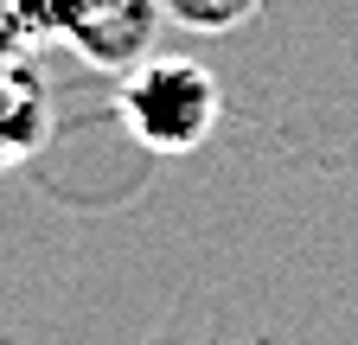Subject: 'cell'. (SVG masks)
I'll return each instance as SVG.
<instances>
[{
	"mask_svg": "<svg viewBox=\"0 0 358 345\" xmlns=\"http://www.w3.org/2000/svg\"><path fill=\"white\" fill-rule=\"evenodd\" d=\"M115 103H122L128 135L154 154H192L217 128V109H224L211 71L192 58H141Z\"/></svg>",
	"mask_w": 358,
	"mask_h": 345,
	"instance_id": "1",
	"label": "cell"
},
{
	"mask_svg": "<svg viewBox=\"0 0 358 345\" xmlns=\"http://www.w3.org/2000/svg\"><path fill=\"white\" fill-rule=\"evenodd\" d=\"M154 32H160V0H83L64 45L103 71H134L154 52Z\"/></svg>",
	"mask_w": 358,
	"mask_h": 345,
	"instance_id": "2",
	"label": "cell"
},
{
	"mask_svg": "<svg viewBox=\"0 0 358 345\" xmlns=\"http://www.w3.org/2000/svg\"><path fill=\"white\" fill-rule=\"evenodd\" d=\"M45 128H52V109H45V83L13 64V71H0V172L32 160L45 147Z\"/></svg>",
	"mask_w": 358,
	"mask_h": 345,
	"instance_id": "3",
	"label": "cell"
},
{
	"mask_svg": "<svg viewBox=\"0 0 358 345\" xmlns=\"http://www.w3.org/2000/svg\"><path fill=\"white\" fill-rule=\"evenodd\" d=\"M262 0H160V20H179L186 32H237Z\"/></svg>",
	"mask_w": 358,
	"mask_h": 345,
	"instance_id": "4",
	"label": "cell"
},
{
	"mask_svg": "<svg viewBox=\"0 0 358 345\" xmlns=\"http://www.w3.org/2000/svg\"><path fill=\"white\" fill-rule=\"evenodd\" d=\"M38 45V32L26 26V13H20V0H0V71H13V64H26V52Z\"/></svg>",
	"mask_w": 358,
	"mask_h": 345,
	"instance_id": "5",
	"label": "cell"
},
{
	"mask_svg": "<svg viewBox=\"0 0 358 345\" xmlns=\"http://www.w3.org/2000/svg\"><path fill=\"white\" fill-rule=\"evenodd\" d=\"M20 13H26V26H32L38 38H64L71 20L83 13V0H20Z\"/></svg>",
	"mask_w": 358,
	"mask_h": 345,
	"instance_id": "6",
	"label": "cell"
}]
</instances>
